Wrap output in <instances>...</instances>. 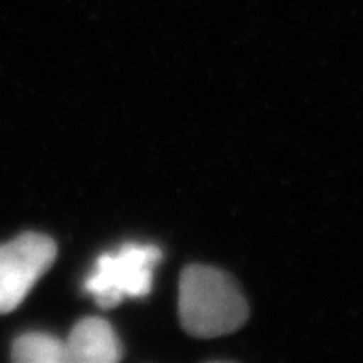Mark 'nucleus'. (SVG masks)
I'll return each mask as SVG.
<instances>
[{"mask_svg":"<svg viewBox=\"0 0 363 363\" xmlns=\"http://www.w3.org/2000/svg\"><path fill=\"white\" fill-rule=\"evenodd\" d=\"M178 313L187 334L217 337L245 325L249 306L235 280L208 265H189L180 277Z\"/></svg>","mask_w":363,"mask_h":363,"instance_id":"f257e3e1","label":"nucleus"},{"mask_svg":"<svg viewBox=\"0 0 363 363\" xmlns=\"http://www.w3.org/2000/svg\"><path fill=\"white\" fill-rule=\"evenodd\" d=\"M11 358L19 363H67L65 341L45 332H28L15 340Z\"/></svg>","mask_w":363,"mask_h":363,"instance_id":"39448f33","label":"nucleus"},{"mask_svg":"<svg viewBox=\"0 0 363 363\" xmlns=\"http://www.w3.org/2000/svg\"><path fill=\"white\" fill-rule=\"evenodd\" d=\"M162 250L154 245L126 243L117 252L102 254L86 278V291L102 308H113L126 296H147L152 289Z\"/></svg>","mask_w":363,"mask_h":363,"instance_id":"f03ea898","label":"nucleus"},{"mask_svg":"<svg viewBox=\"0 0 363 363\" xmlns=\"http://www.w3.org/2000/svg\"><path fill=\"white\" fill-rule=\"evenodd\" d=\"M56 243L45 234L26 232L0 245V313H10L56 259Z\"/></svg>","mask_w":363,"mask_h":363,"instance_id":"7ed1b4c3","label":"nucleus"},{"mask_svg":"<svg viewBox=\"0 0 363 363\" xmlns=\"http://www.w3.org/2000/svg\"><path fill=\"white\" fill-rule=\"evenodd\" d=\"M65 352L67 363H115L123 358V345L108 320L86 317L72 326Z\"/></svg>","mask_w":363,"mask_h":363,"instance_id":"20e7f679","label":"nucleus"}]
</instances>
